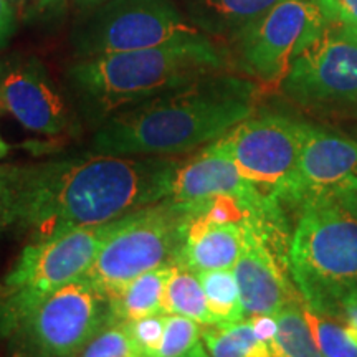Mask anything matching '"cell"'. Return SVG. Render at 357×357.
<instances>
[{
  "instance_id": "1",
  "label": "cell",
  "mask_w": 357,
  "mask_h": 357,
  "mask_svg": "<svg viewBox=\"0 0 357 357\" xmlns=\"http://www.w3.org/2000/svg\"><path fill=\"white\" fill-rule=\"evenodd\" d=\"M177 155L83 153L20 166L15 230L42 242L106 225L171 195Z\"/></svg>"
},
{
  "instance_id": "2",
  "label": "cell",
  "mask_w": 357,
  "mask_h": 357,
  "mask_svg": "<svg viewBox=\"0 0 357 357\" xmlns=\"http://www.w3.org/2000/svg\"><path fill=\"white\" fill-rule=\"evenodd\" d=\"M257 86L215 71L128 106L95 129L91 151L111 155H181L207 146L255 113Z\"/></svg>"
},
{
  "instance_id": "3",
  "label": "cell",
  "mask_w": 357,
  "mask_h": 357,
  "mask_svg": "<svg viewBox=\"0 0 357 357\" xmlns=\"http://www.w3.org/2000/svg\"><path fill=\"white\" fill-rule=\"evenodd\" d=\"M225 65V47L200 33L144 50L82 58L68 66L65 82L79 118L96 129L128 106L223 71Z\"/></svg>"
},
{
  "instance_id": "4",
  "label": "cell",
  "mask_w": 357,
  "mask_h": 357,
  "mask_svg": "<svg viewBox=\"0 0 357 357\" xmlns=\"http://www.w3.org/2000/svg\"><path fill=\"white\" fill-rule=\"evenodd\" d=\"M288 268L311 310L339 319L347 306L357 305V218L331 192L298 207Z\"/></svg>"
},
{
  "instance_id": "5",
  "label": "cell",
  "mask_w": 357,
  "mask_h": 357,
  "mask_svg": "<svg viewBox=\"0 0 357 357\" xmlns=\"http://www.w3.org/2000/svg\"><path fill=\"white\" fill-rule=\"evenodd\" d=\"M189 220V208L169 197L118 218L83 276L109 296L136 276L177 265Z\"/></svg>"
},
{
  "instance_id": "6",
  "label": "cell",
  "mask_w": 357,
  "mask_h": 357,
  "mask_svg": "<svg viewBox=\"0 0 357 357\" xmlns=\"http://www.w3.org/2000/svg\"><path fill=\"white\" fill-rule=\"evenodd\" d=\"M111 229L113 222L26 245L0 281V334L10 336L48 296L83 276Z\"/></svg>"
},
{
  "instance_id": "7",
  "label": "cell",
  "mask_w": 357,
  "mask_h": 357,
  "mask_svg": "<svg viewBox=\"0 0 357 357\" xmlns=\"http://www.w3.org/2000/svg\"><path fill=\"white\" fill-rule=\"evenodd\" d=\"M200 33L174 0H105L82 10L71 26L70 43L82 60L144 50Z\"/></svg>"
},
{
  "instance_id": "8",
  "label": "cell",
  "mask_w": 357,
  "mask_h": 357,
  "mask_svg": "<svg viewBox=\"0 0 357 357\" xmlns=\"http://www.w3.org/2000/svg\"><path fill=\"white\" fill-rule=\"evenodd\" d=\"M284 95L303 108L357 118V37L326 20L281 82Z\"/></svg>"
},
{
  "instance_id": "9",
  "label": "cell",
  "mask_w": 357,
  "mask_h": 357,
  "mask_svg": "<svg viewBox=\"0 0 357 357\" xmlns=\"http://www.w3.org/2000/svg\"><path fill=\"white\" fill-rule=\"evenodd\" d=\"M109 321L108 296L79 276L26 314L10 336L42 357H73Z\"/></svg>"
},
{
  "instance_id": "10",
  "label": "cell",
  "mask_w": 357,
  "mask_h": 357,
  "mask_svg": "<svg viewBox=\"0 0 357 357\" xmlns=\"http://www.w3.org/2000/svg\"><path fill=\"white\" fill-rule=\"evenodd\" d=\"M324 24L318 0H280L231 40L236 65L258 82L281 84L294 58Z\"/></svg>"
},
{
  "instance_id": "11",
  "label": "cell",
  "mask_w": 357,
  "mask_h": 357,
  "mask_svg": "<svg viewBox=\"0 0 357 357\" xmlns=\"http://www.w3.org/2000/svg\"><path fill=\"white\" fill-rule=\"evenodd\" d=\"M307 123L280 113H253L218 142L240 174L278 202L280 192L296 169Z\"/></svg>"
},
{
  "instance_id": "12",
  "label": "cell",
  "mask_w": 357,
  "mask_h": 357,
  "mask_svg": "<svg viewBox=\"0 0 357 357\" xmlns=\"http://www.w3.org/2000/svg\"><path fill=\"white\" fill-rule=\"evenodd\" d=\"M215 195H234L243 200L263 227L288 238L287 211L240 174L217 139L189 159H181L169 199L194 207Z\"/></svg>"
},
{
  "instance_id": "13",
  "label": "cell",
  "mask_w": 357,
  "mask_h": 357,
  "mask_svg": "<svg viewBox=\"0 0 357 357\" xmlns=\"http://www.w3.org/2000/svg\"><path fill=\"white\" fill-rule=\"evenodd\" d=\"M0 109L42 136H60L71 126L63 93L35 55L13 53L0 60Z\"/></svg>"
},
{
  "instance_id": "14",
  "label": "cell",
  "mask_w": 357,
  "mask_h": 357,
  "mask_svg": "<svg viewBox=\"0 0 357 357\" xmlns=\"http://www.w3.org/2000/svg\"><path fill=\"white\" fill-rule=\"evenodd\" d=\"M289 243L257 222L245 223L242 252L234 265L245 316H275L289 301L303 300L288 280Z\"/></svg>"
},
{
  "instance_id": "15",
  "label": "cell",
  "mask_w": 357,
  "mask_h": 357,
  "mask_svg": "<svg viewBox=\"0 0 357 357\" xmlns=\"http://www.w3.org/2000/svg\"><path fill=\"white\" fill-rule=\"evenodd\" d=\"M357 177V141L307 123L296 169L280 192L283 208H296L305 200Z\"/></svg>"
},
{
  "instance_id": "16",
  "label": "cell",
  "mask_w": 357,
  "mask_h": 357,
  "mask_svg": "<svg viewBox=\"0 0 357 357\" xmlns=\"http://www.w3.org/2000/svg\"><path fill=\"white\" fill-rule=\"evenodd\" d=\"M243 234L245 223H213L190 215L177 265L195 273L234 268L242 252Z\"/></svg>"
},
{
  "instance_id": "17",
  "label": "cell",
  "mask_w": 357,
  "mask_h": 357,
  "mask_svg": "<svg viewBox=\"0 0 357 357\" xmlns=\"http://www.w3.org/2000/svg\"><path fill=\"white\" fill-rule=\"evenodd\" d=\"M280 0H174L199 32L215 40H234Z\"/></svg>"
},
{
  "instance_id": "18",
  "label": "cell",
  "mask_w": 357,
  "mask_h": 357,
  "mask_svg": "<svg viewBox=\"0 0 357 357\" xmlns=\"http://www.w3.org/2000/svg\"><path fill=\"white\" fill-rule=\"evenodd\" d=\"M172 266L151 270L129 281L108 296L111 321L131 323L147 316L166 314L164 312V293Z\"/></svg>"
},
{
  "instance_id": "19",
  "label": "cell",
  "mask_w": 357,
  "mask_h": 357,
  "mask_svg": "<svg viewBox=\"0 0 357 357\" xmlns=\"http://www.w3.org/2000/svg\"><path fill=\"white\" fill-rule=\"evenodd\" d=\"M303 306V300H293L275 314L278 333L270 342L273 357H323L306 321Z\"/></svg>"
},
{
  "instance_id": "20",
  "label": "cell",
  "mask_w": 357,
  "mask_h": 357,
  "mask_svg": "<svg viewBox=\"0 0 357 357\" xmlns=\"http://www.w3.org/2000/svg\"><path fill=\"white\" fill-rule=\"evenodd\" d=\"M200 336L211 357H271L270 346L257 337L250 318L225 326H202Z\"/></svg>"
},
{
  "instance_id": "21",
  "label": "cell",
  "mask_w": 357,
  "mask_h": 357,
  "mask_svg": "<svg viewBox=\"0 0 357 357\" xmlns=\"http://www.w3.org/2000/svg\"><path fill=\"white\" fill-rule=\"evenodd\" d=\"M164 312L182 314L200 326H215L199 275L184 266L174 265L164 293Z\"/></svg>"
},
{
  "instance_id": "22",
  "label": "cell",
  "mask_w": 357,
  "mask_h": 357,
  "mask_svg": "<svg viewBox=\"0 0 357 357\" xmlns=\"http://www.w3.org/2000/svg\"><path fill=\"white\" fill-rule=\"evenodd\" d=\"M197 275L215 326L234 324L247 318L240 298L238 283L231 268L200 271Z\"/></svg>"
},
{
  "instance_id": "23",
  "label": "cell",
  "mask_w": 357,
  "mask_h": 357,
  "mask_svg": "<svg viewBox=\"0 0 357 357\" xmlns=\"http://www.w3.org/2000/svg\"><path fill=\"white\" fill-rule=\"evenodd\" d=\"M307 324L323 357H357V337L337 318L303 306Z\"/></svg>"
},
{
  "instance_id": "24",
  "label": "cell",
  "mask_w": 357,
  "mask_h": 357,
  "mask_svg": "<svg viewBox=\"0 0 357 357\" xmlns=\"http://www.w3.org/2000/svg\"><path fill=\"white\" fill-rule=\"evenodd\" d=\"M82 357H147L131 336L129 324L109 321L83 349Z\"/></svg>"
},
{
  "instance_id": "25",
  "label": "cell",
  "mask_w": 357,
  "mask_h": 357,
  "mask_svg": "<svg viewBox=\"0 0 357 357\" xmlns=\"http://www.w3.org/2000/svg\"><path fill=\"white\" fill-rule=\"evenodd\" d=\"M200 326L197 321L182 314H166L162 344L158 357H181L194 349L202 341Z\"/></svg>"
},
{
  "instance_id": "26",
  "label": "cell",
  "mask_w": 357,
  "mask_h": 357,
  "mask_svg": "<svg viewBox=\"0 0 357 357\" xmlns=\"http://www.w3.org/2000/svg\"><path fill=\"white\" fill-rule=\"evenodd\" d=\"M20 164L0 166V235L15 230L19 220Z\"/></svg>"
},
{
  "instance_id": "27",
  "label": "cell",
  "mask_w": 357,
  "mask_h": 357,
  "mask_svg": "<svg viewBox=\"0 0 357 357\" xmlns=\"http://www.w3.org/2000/svg\"><path fill=\"white\" fill-rule=\"evenodd\" d=\"M19 20L52 24L65 15L68 0H7Z\"/></svg>"
},
{
  "instance_id": "28",
  "label": "cell",
  "mask_w": 357,
  "mask_h": 357,
  "mask_svg": "<svg viewBox=\"0 0 357 357\" xmlns=\"http://www.w3.org/2000/svg\"><path fill=\"white\" fill-rule=\"evenodd\" d=\"M129 331L137 347L144 352L147 357H158L159 347L162 344L164 324H166V314L147 316V318L131 321Z\"/></svg>"
},
{
  "instance_id": "29",
  "label": "cell",
  "mask_w": 357,
  "mask_h": 357,
  "mask_svg": "<svg viewBox=\"0 0 357 357\" xmlns=\"http://www.w3.org/2000/svg\"><path fill=\"white\" fill-rule=\"evenodd\" d=\"M324 19L357 30V0H318Z\"/></svg>"
},
{
  "instance_id": "30",
  "label": "cell",
  "mask_w": 357,
  "mask_h": 357,
  "mask_svg": "<svg viewBox=\"0 0 357 357\" xmlns=\"http://www.w3.org/2000/svg\"><path fill=\"white\" fill-rule=\"evenodd\" d=\"M331 195L352 217L357 218V177L347 178L342 184L334 187Z\"/></svg>"
},
{
  "instance_id": "31",
  "label": "cell",
  "mask_w": 357,
  "mask_h": 357,
  "mask_svg": "<svg viewBox=\"0 0 357 357\" xmlns=\"http://www.w3.org/2000/svg\"><path fill=\"white\" fill-rule=\"evenodd\" d=\"M19 26V17L7 0H0V50L10 42Z\"/></svg>"
},
{
  "instance_id": "32",
  "label": "cell",
  "mask_w": 357,
  "mask_h": 357,
  "mask_svg": "<svg viewBox=\"0 0 357 357\" xmlns=\"http://www.w3.org/2000/svg\"><path fill=\"white\" fill-rule=\"evenodd\" d=\"M250 323L253 326V331H255L257 337L261 339L263 342H266V344L270 346V342L273 341L276 333H278V323H276L275 316H250Z\"/></svg>"
},
{
  "instance_id": "33",
  "label": "cell",
  "mask_w": 357,
  "mask_h": 357,
  "mask_svg": "<svg viewBox=\"0 0 357 357\" xmlns=\"http://www.w3.org/2000/svg\"><path fill=\"white\" fill-rule=\"evenodd\" d=\"M339 321L346 326V329L352 334V336L357 337V305L347 306L346 310L342 311Z\"/></svg>"
},
{
  "instance_id": "34",
  "label": "cell",
  "mask_w": 357,
  "mask_h": 357,
  "mask_svg": "<svg viewBox=\"0 0 357 357\" xmlns=\"http://www.w3.org/2000/svg\"><path fill=\"white\" fill-rule=\"evenodd\" d=\"M181 357H211L208 356V352H207V349H205V346H204V342H199L197 346L194 347V349L192 351H189L187 352V354H184V356H181Z\"/></svg>"
},
{
  "instance_id": "35",
  "label": "cell",
  "mask_w": 357,
  "mask_h": 357,
  "mask_svg": "<svg viewBox=\"0 0 357 357\" xmlns=\"http://www.w3.org/2000/svg\"><path fill=\"white\" fill-rule=\"evenodd\" d=\"M75 6H77L78 8H82V10H84V8H91L95 6H100L101 2H105V0H73Z\"/></svg>"
},
{
  "instance_id": "36",
  "label": "cell",
  "mask_w": 357,
  "mask_h": 357,
  "mask_svg": "<svg viewBox=\"0 0 357 357\" xmlns=\"http://www.w3.org/2000/svg\"><path fill=\"white\" fill-rule=\"evenodd\" d=\"M8 151H10V147H8L7 142L2 139V136H0V160L6 158V155L8 154Z\"/></svg>"
},
{
  "instance_id": "37",
  "label": "cell",
  "mask_w": 357,
  "mask_h": 357,
  "mask_svg": "<svg viewBox=\"0 0 357 357\" xmlns=\"http://www.w3.org/2000/svg\"><path fill=\"white\" fill-rule=\"evenodd\" d=\"M349 30H351V32H352V33H354V35H356V37H357V30H354V29H349Z\"/></svg>"
},
{
  "instance_id": "38",
  "label": "cell",
  "mask_w": 357,
  "mask_h": 357,
  "mask_svg": "<svg viewBox=\"0 0 357 357\" xmlns=\"http://www.w3.org/2000/svg\"><path fill=\"white\" fill-rule=\"evenodd\" d=\"M271 357H273V356H271Z\"/></svg>"
}]
</instances>
